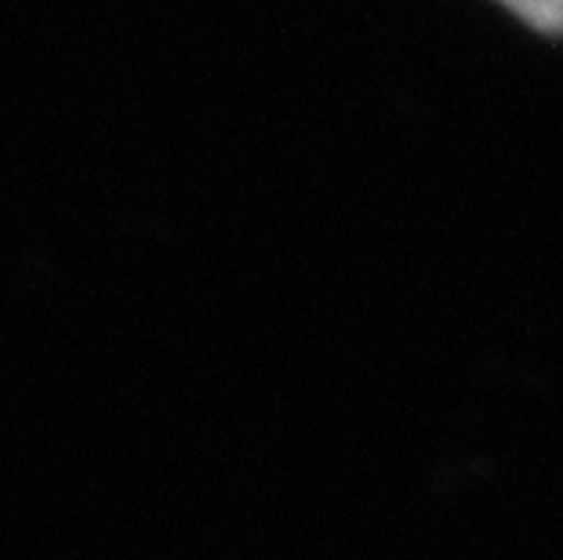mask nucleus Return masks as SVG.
Here are the masks:
<instances>
[{
    "label": "nucleus",
    "mask_w": 563,
    "mask_h": 560,
    "mask_svg": "<svg viewBox=\"0 0 563 560\" xmlns=\"http://www.w3.org/2000/svg\"><path fill=\"white\" fill-rule=\"evenodd\" d=\"M509 11H517L523 22H531L542 33H563V0H501Z\"/></svg>",
    "instance_id": "nucleus-1"
}]
</instances>
